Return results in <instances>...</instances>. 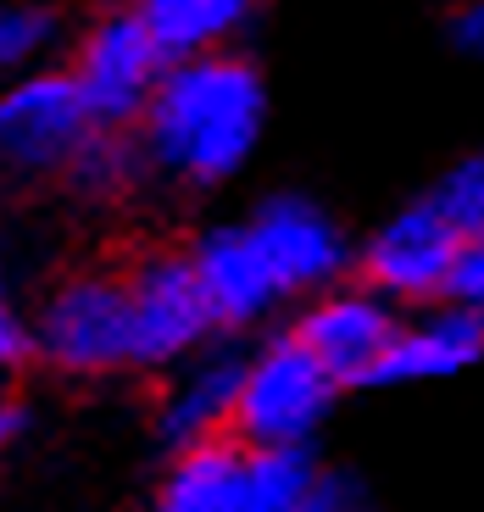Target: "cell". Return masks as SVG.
I'll use <instances>...</instances> for the list:
<instances>
[{
  "label": "cell",
  "mask_w": 484,
  "mask_h": 512,
  "mask_svg": "<svg viewBox=\"0 0 484 512\" xmlns=\"http://www.w3.org/2000/svg\"><path fill=\"white\" fill-rule=\"evenodd\" d=\"M451 39H457V51L484 62V0H462L457 12H451Z\"/></svg>",
  "instance_id": "44dd1931"
},
{
  "label": "cell",
  "mask_w": 484,
  "mask_h": 512,
  "mask_svg": "<svg viewBox=\"0 0 484 512\" xmlns=\"http://www.w3.org/2000/svg\"><path fill=\"white\" fill-rule=\"evenodd\" d=\"M28 357H34V323L17 312L12 284H6V268H0V379L17 373Z\"/></svg>",
  "instance_id": "d6986e66"
},
{
  "label": "cell",
  "mask_w": 484,
  "mask_h": 512,
  "mask_svg": "<svg viewBox=\"0 0 484 512\" xmlns=\"http://www.w3.org/2000/svg\"><path fill=\"white\" fill-rule=\"evenodd\" d=\"M240 384H245V357L234 351H195L179 362L173 384H167L162 407H156V429L173 451L201 446V440L234 435V412H240Z\"/></svg>",
  "instance_id": "8fae6325"
},
{
  "label": "cell",
  "mask_w": 484,
  "mask_h": 512,
  "mask_svg": "<svg viewBox=\"0 0 484 512\" xmlns=\"http://www.w3.org/2000/svg\"><path fill=\"white\" fill-rule=\"evenodd\" d=\"M101 6H140V0H101Z\"/></svg>",
  "instance_id": "603a6c76"
},
{
  "label": "cell",
  "mask_w": 484,
  "mask_h": 512,
  "mask_svg": "<svg viewBox=\"0 0 484 512\" xmlns=\"http://www.w3.org/2000/svg\"><path fill=\"white\" fill-rule=\"evenodd\" d=\"M145 173V156H140V140H134V128H95L84 151L67 162V179L73 190L84 195H123L128 184Z\"/></svg>",
  "instance_id": "9a60e30c"
},
{
  "label": "cell",
  "mask_w": 484,
  "mask_h": 512,
  "mask_svg": "<svg viewBox=\"0 0 484 512\" xmlns=\"http://www.w3.org/2000/svg\"><path fill=\"white\" fill-rule=\"evenodd\" d=\"M446 301H462V307H479V312H484V240H468V245H462Z\"/></svg>",
  "instance_id": "ffe728a7"
},
{
  "label": "cell",
  "mask_w": 484,
  "mask_h": 512,
  "mask_svg": "<svg viewBox=\"0 0 484 512\" xmlns=\"http://www.w3.org/2000/svg\"><path fill=\"white\" fill-rule=\"evenodd\" d=\"M429 201L446 212V223L462 240H484V151L462 156L446 179L429 190Z\"/></svg>",
  "instance_id": "e0dca14e"
},
{
  "label": "cell",
  "mask_w": 484,
  "mask_h": 512,
  "mask_svg": "<svg viewBox=\"0 0 484 512\" xmlns=\"http://www.w3.org/2000/svg\"><path fill=\"white\" fill-rule=\"evenodd\" d=\"M151 512H251L245 440H201L173 451V468L156 485Z\"/></svg>",
  "instance_id": "4fadbf2b"
},
{
  "label": "cell",
  "mask_w": 484,
  "mask_h": 512,
  "mask_svg": "<svg viewBox=\"0 0 484 512\" xmlns=\"http://www.w3.org/2000/svg\"><path fill=\"white\" fill-rule=\"evenodd\" d=\"M167 62L173 56L162 51V39L151 34L140 6H106L90 23V34L78 39V56L67 73L90 106L95 128H134L151 106Z\"/></svg>",
  "instance_id": "277c9868"
},
{
  "label": "cell",
  "mask_w": 484,
  "mask_h": 512,
  "mask_svg": "<svg viewBox=\"0 0 484 512\" xmlns=\"http://www.w3.org/2000/svg\"><path fill=\"white\" fill-rule=\"evenodd\" d=\"M251 240L262 245L273 279H279L284 301L290 295H323L329 284H340V273L357 262L351 240L340 234V223L306 195H268L245 218Z\"/></svg>",
  "instance_id": "ba28073f"
},
{
  "label": "cell",
  "mask_w": 484,
  "mask_h": 512,
  "mask_svg": "<svg viewBox=\"0 0 484 512\" xmlns=\"http://www.w3.org/2000/svg\"><path fill=\"white\" fill-rule=\"evenodd\" d=\"M190 262L206 284V301L217 312V329H256L262 318H273V307L284 301L279 279H273L262 245L251 240V229L240 223H217L190 245Z\"/></svg>",
  "instance_id": "30bf717a"
},
{
  "label": "cell",
  "mask_w": 484,
  "mask_h": 512,
  "mask_svg": "<svg viewBox=\"0 0 484 512\" xmlns=\"http://www.w3.org/2000/svg\"><path fill=\"white\" fill-rule=\"evenodd\" d=\"M345 384L312 357L301 334H279L262 351L245 357L240 412H234V440L245 446H312L329 423Z\"/></svg>",
  "instance_id": "3957f363"
},
{
  "label": "cell",
  "mask_w": 484,
  "mask_h": 512,
  "mask_svg": "<svg viewBox=\"0 0 484 512\" xmlns=\"http://www.w3.org/2000/svg\"><path fill=\"white\" fill-rule=\"evenodd\" d=\"M295 512H379V501H373L368 479L345 474V468H318Z\"/></svg>",
  "instance_id": "ac0fdd59"
},
{
  "label": "cell",
  "mask_w": 484,
  "mask_h": 512,
  "mask_svg": "<svg viewBox=\"0 0 484 512\" xmlns=\"http://www.w3.org/2000/svg\"><path fill=\"white\" fill-rule=\"evenodd\" d=\"M484 357V312L462 301H440L434 312L401 323L395 346L384 351L373 384H423V379H451Z\"/></svg>",
  "instance_id": "7c38bea8"
},
{
  "label": "cell",
  "mask_w": 484,
  "mask_h": 512,
  "mask_svg": "<svg viewBox=\"0 0 484 512\" xmlns=\"http://www.w3.org/2000/svg\"><path fill=\"white\" fill-rule=\"evenodd\" d=\"M56 45V17L45 6L0 0V73H28Z\"/></svg>",
  "instance_id": "2e32d148"
},
{
  "label": "cell",
  "mask_w": 484,
  "mask_h": 512,
  "mask_svg": "<svg viewBox=\"0 0 484 512\" xmlns=\"http://www.w3.org/2000/svg\"><path fill=\"white\" fill-rule=\"evenodd\" d=\"M95 134V117L78 95L73 73L28 67L17 84L0 90V167L6 173H67L84 140Z\"/></svg>",
  "instance_id": "5b68a950"
},
{
  "label": "cell",
  "mask_w": 484,
  "mask_h": 512,
  "mask_svg": "<svg viewBox=\"0 0 484 512\" xmlns=\"http://www.w3.org/2000/svg\"><path fill=\"white\" fill-rule=\"evenodd\" d=\"M17 429H23V412H17L12 401L0 396V451H6V446L17 440Z\"/></svg>",
  "instance_id": "7402d4cb"
},
{
  "label": "cell",
  "mask_w": 484,
  "mask_h": 512,
  "mask_svg": "<svg viewBox=\"0 0 484 512\" xmlns=\"http://www.w3.org/2000/svg\"><path fill=\"white\" fill-rule=\"evenodd\" d=\"M256 0H140V17L162 39V51L179 56H206L223 51L245 23H251Z\"/></svg>",
  "instance_id": "5bb4252c"
},
{
  "label": "cell",
  "mask_w": 484,
  "mask_h": 512,
  "mask_svg": "<svg viewBox=\"0 0 484 512\" xmlns=\"http://www.w3.org/2000/svg\"><path fill=\"white\" fill-rule=\"evenodd\" d=\"M34 357L73 379H106L134 368V295L128 273L78 268L51 284L34 312Z\"/></svg>",
  "instance_id": "7a4b0ae2"
},
{
  "label": "cell",
  "mask_w": 484,
  "mask_h": 512,
  "mask_svg": "<svg viewBox=\"0 0 484 512\" xmlns=\"http://www.w3.org/2000/svg\"><path fill=\"white\" fill-rule=\"evenodd\" d=\"M462 234L446 223V212L423 195V201L401 206L395 218H384L362 245V284L390 295L395 307H429L451 295V273L462 256Z\"/></svg>",
  "instance_id": "52a82bcc"
},
{
  "label": "cell",
  "mask_w": 484,
  "mask_h": 512,
  "mask_svg": "<svg viewBox=\"0 0 484 512\" xmlns=\"http://www.w3.org/2000/svg\"><path fill=\"white\" fill-rule=\"evenodd\" d=\"M295 334L340 384H373L384 351L401 334V312L373 284H329L323 295H312Z\"/></svg>",
  "instance_id": "9c48e42d"
},
{
  "label": "cell",
  "mask_w": 484,
  "mask_h": 512,
  "mask_svg": "<svg viewBox=\"0 0 484 512\" xmlns=\"http://www.w3.org/2000/svg\"><path fill=\"white\" fill-rule=\"evenodd\" d=\"M134 295V368H179L217 334V312L190 251H145L128 268Z\"/></svg>",
  "instance_id": "8992f818"
},
{
  "label": "cell",
  "mask_w": 484,
  "mask_h": 512,
  "mask_svg": "<svg viewBox=\"0 0 484 512\" xmlns=\"http://www.w3.org/2000/svg\"><path fill=\"white\" fill-rule=\"evenodd\" d=\"M262 112V78L245 56L206 51L167 62L151 106L134 123L145 173L190 190L229 184L262 140Z\"/></svg>",
  "instance_id": "6da1fadb"
}]
</instances>
